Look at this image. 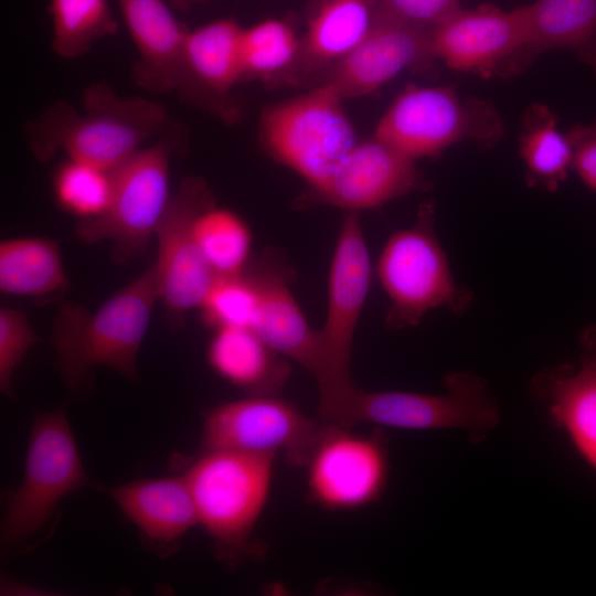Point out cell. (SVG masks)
I'll return each instance as SVG.
<instances>
[{"instance_id":"obj_1","label":"cell","mask_w":596,"mask_h":596,"mask_svg":"<svg viewBox=\"0 0 596 596\" xmlns=\"http://www.w3.org/2000/svg\"><path fill=\"white\" fill-rule=\"evenodd\" d=\"M171 126L166 107L141 96H121L105 82L85 87L81 108L51 104L25 127L28 147L46 162L58 152L68 159L113 171L145 141Z\"/></svg>"},{"instance_id":"obj_2","label":"cell","mask_w":596,"mask_h":596,"mask_svg":"<svg viewBox=\"0 0 596 596\" xmlns=\"http://www.w3.org/2000/svg\"><path fill=\"white\" fill-rule=\"evenodd\" d=\"M157 301L152 264L94 311L70 301L58 307L50 341L55 366L71 392L79 391L98 366L138 380V353Z\"/></svg>"},{"instance_id":"obj_3","label":"cell","mask_w":596,"mask_h":596,"mask_svg":"<svg viewBox=\"0 0 596 596\" xmlns=\"http://www.w3.org/2000/svg\"><path fill=\"white\" fill-rule=\"evenodd\" d=\"M275 458L225 449L203 450L198 451L182 473L198 523L225 562L234 563L254 547L251 540L270 496Z\"/></svg>"},{"instance_id":"obj_4","label":"cell","mask_w":596,"mask_h":596,"mask_svg":"<svg viewBox=\"0 0 596 596\" xmlns=\"http://www.w3.org/2000/svg\"><path fill=\"white\" fill-rule=\"evenodd\" d=\"M371 275L359 213L349 212L340 226L330 264L326 319L317 330L321 369L316 381L319 414L326 423L342 425L360 390L352 380L350 364Z\"/></svg>"},{"instance_id":"obj_5","label":"cell","mask_w":596,"mask_h":596,"mask_svg":"<svg viewBox=\"0 0 596 596\" xmlns=\"http://www.w3.org/2000/svg\"><path fill=\"white\" fill-rule=\"evenodd\" d=\"M377 276L390 299L385 327L401 330L417 326L430 310L446 308L465 313L473 294L454 278L435 232V204L423 203L413 225L394 232L379 260Z\"/></svg>"},{"instance_id":"obj_6","label":"cell","mask_w":596,"mask_h":596,"mask_svg":"<svg viewBox=\"0 0 596 596\" xmlns=\"http://www.w3.org/2000/svg\"><path fill=\"white\" fill-rule=\"evenodd\" d=\"M503 134V119L491 102L464 97L451 86L408 85L373 136L416 161L465 141L491 149Z\"/></svg>"},{"instance_id":"obj_7","label":"cell","mask_w":596,"mask_h":596,"mask_svg":"<svg viewBox=\"0 0 596 596\" xmlns=\"http://www.w3.org/2000/svg\"><path fill=\"white\" fill-rule=\"evenodd\" d=\"M343 100L333 85L320 83L262 111L263 148L306 180L309 191L321 188L358 142Z\"/></svg>"},{"instance_id":"obj_8","label":"cell","mask_w":596,"mask_h":596,"mask_svg":"<svg viewBox=\"0 0 596 596\" xmlns=\"http://www.w3.org/2000/svg\"><path fill=\"white\" fill-rule=\"evenodd\" d=\"M88 483L64 409L38 414L29 434L21 483L1 524L2 545L30 542L49 524L61 501Z\"/></svg>"},{"instance_id":"obj_9","label":"cell","mask_w":596,"mask_h":596,"mask_svg":"<svg viewBox=\"0 0 596 596\" xmlns=\"http://www.w3.org/2000/svg\"><path fill=\"white\" fill-rule=\"evenodd\" d=\"M446 392L359 390L343 426L373 424L406 430L459 429L479 444L500 422V412L486 379L471 371L444 377Z\"/></svg>"},{"instance_id":"obj_10","label":"cell","mask_w":596,"mask_h":596,"mask_svg":"<svg viewBox=\"0 0 596 596\" xmlns=\"http://www.w3.org/2000/svg\"><path fill=\"white\" fill-rule=\"evenodd\" d=\"M173 135L139 149L113 170V190L106 209L82 220L76 237L84 244L108 241L118 264L142 254L155 236L170 200L169 173Z\"/></svg>"},{"instance_id":"obj_11","label":"cell","mask_w":596,"mask_h":596,"mask_svg":"<svg viewBox=\"0 0 596 596\" xmlns=\"http://www.w3.org/2000/svg\"><path fill=\"white\" fill-rule=\"evenodd\" d=\"M323 424L279 394L246 395L205 413L199 451L281 454L291 465L304 468Z\"/></svg>"},{"instance_id":"obj_12","label":"cell","mask_w":596,"mask_h":596,"mask_svg":"<svg viewBox=\"0 0 596 596\" xmlns=\"http://www.w3.org/2000/svg\"><path fill=\"white\" fill-rule=\"evenodd\" d=\"M304 468L308 494L317 505L333 512L362 509L377 501L387 486L385 437L324 422Z\"/></svg>"},{"instance_id":"obj_13","label":"cell","mask_w":596,"mask_h":596,"mask_svg":"<svg viewBox=\"0 0 596 596\" xmlns=\"http://www.w3.org/2000/svg\"><path fill=\"white\" fill-rule=\"evenodd\" d=\"M432 50L451 70L487 77L512 76L532 63L524 6L462 7L432 30Z\"/></svg>"},{"instance_id":"obj_14","label":"cell","mask_w":596,"mask_h":596,"mask_svg":"<svg viewBox=\"0 0 596 596\" xmlns=\"http://www.w3.org/2000/svg\"><path fill=\"white\" fill-rule=\"evenodd\" d=\"M213 203L207 183L199 177H187L171 194L156 230L158 255L153 267L159 301L171 321H181L187 312L200 308L217 276L193 232L198 214Z\"/></svg>"},{"instance_id":"obj_15","label":"cell","mask_w":596,"mask_h":596,"mask_svg":"<svg viewBox=\"0 0 596 596\" xmlns=\"http://www.w3.org/2000/svg\"><path fill=\"white\" fill-rule=\"evenodd\" d=\"M429 188L415 160L373 136L358 141L327 182L309 191L306 200L359 213Z\"/></svg>"},{"instance_id":"obj_16","label":"cell","mask_w":596,"mask_h":596,"mask_svg":"<svg viewBox=\"0 0 596 596\" xmlns=\"http://www.w3.org/2000/svg\"><path fill=\"white\" fill-rule=\"evenodd\" d=\"M436 60L432 30L407 23L379 6L363 40L324 72L321 83L333 85L342 97L370 95L400 73Z\"/></svg>"},{"instance_id":"obj_17","label":"cell","mask_w":596,"mask_h":596,"mask_svg":"<svg viewBox=\"0 0 596 596\" xmlns=\"http://www.w3.org/2000/svg\"><path fill=\"white\" fill-rule=\"evenodd\" d=\"M243 29L232 18L219 19L187 31L177 94L183 102L214 113L226 121L236 118L231 92L243 82Z\"/></svg>"},{"instance_id":"obj_18","label":"cell","mask_w":596,"mask_h":596,"mask_svg":"<svg viewBox=\"0 0 596 596\" xmlns=\"http://www.w3.org/2000/svg\"><path fill=\"white\" fill-rule=\"evenodd\" d=\"M245 270L258 292L252 329L277 353L298 363L316 380L321 369L318 334L291 291L294 277L286 258L268 249L251 259Z\"/></svg>"},{"instance_id":"obj_19","label":"cell","mask_w":596,"mask_h":596,"mask_svg":"<svg viewBox=\"0 0 596 596\" xmlns=\"http://www.w3.org/2000/svg\"><path fill=\"white\" fill-rule=\"evenodd\" d=\"M581 344L578 366L544 369L532 377L530 391L545 407L550 423L596 471V326L584 330Z\"/></svg>"},{"instance_id":"obj_20","label":"cell","mask_w":596,"mask_h":596,"mask_svg":"<svg viewBox=\"0 0 596 596\" xmlns=\"http://www.w3.org/2000/svg\"><path fill=\"white\" fill-rule=\"evenodd\" d=\"M138 58L137 86L153 94L177 92L187 31L164 0H118Z\"/></svg>"},{"instance_id":"obj_21","label":"cell","mask_w":596,"mask_h":596,"mask_svg":"<svg viewBox=\"0 0 596 596\" xmlns=\"http://www.w3.org/2000/svg\"><path fill=\"white\" fill-rule=\"evenodd\" d=\"M150 545L173 547L193 526L198 515L183 475L136 479L100 487Z\"/></svg>"},{"instance_id":"obj_22","label":"cell","mask_w":596,"mask_h":596,"mask_svg":"<svg viewBox=\"0 0 596 596\" xmlns=\"http://www.w3.org/2000/svg\"><path fill=\"white\" fill-rule=\"evenodd\" d=\"M377 11L376 0H323L308 22L284 81L298 83L329 70L363 40Z\"/></svg>"},{"instance_id":"obj_23","label":"cell","mask_w":596,"mask_h":596,"mask_svg":"<svg viewBox=\"0 0 596 596\" xmlns=\"http://www.w3.org/2000/svg\"><path fill=\"white\" fill-rule=\"evenodd\" d=\"M206 360L216 375L246 395L279 394L290 375V361L252 328L215 329Z\"/></svg>"},{"instance_id":"obj_24","label":"cell","mask_w":596,"mask_h":596,"mask_svg":"<svg viewBox=\"0 0 596 596\" xmlns=\"http://www.w3.org/2000/svg\"><path fill=\"white\" fill-rule=\"evenodd\" d=\"M524 10L532 62L549 51H570L596 75V0H534Z\"/></svg>"},{"instance_id":"obj_25","label":"cell","mask_w":596,"mask_h":596,"mask_svg":"<svg viewBox=\"0 0 596 596\" xmlns=\"http://www.w3.org/2000/svg\"><path fill=\"white\" fill-rule=\"evenodd\" d=\"M67 287L58 243L42 236L8 238L0 243V291L46 297Z\"/></svg>"},{"instance_id":"obj_26","label":"cell","mask_w":596,"mask_h":596,"mask_svg":"<svg viewBox=\"0 0 596 596\" xmlns=\"http://www.w3.org/2000/svg\"><path fill=\"white\" fill-rule=\"evenodd\" d=\"M519 151L529 187L556 191L572 171V146L558 118L546 105L535 103L522 116Z\"/></svg>"},{"instance_id":"obj_27","label":"cell","mask_w":596,"mask_h":596,"mask_svg":"<svg viewBox=\"0 0 596 596\" xmlns=\"http://www.w3.org/2000/svg\"><path fill=\"white\" fill-rule=\"evenodd\" d=\"M53 52L72 60L86 54L99 40L114 35L118 22L108 0H50Z\"/></svg>"},{"instance_id":"obj_28","label":"cell","mask_w":596,"mask_h":596,"mask_svg":"<svg viewBox=\"0 0 596 596\" xmlns=\"http://www.w3.org/2000/svg\"><path fill=\"white\" fill-rule=\"evenodd\" d=\"M193 232L206 262L217 276L242 273L251 260L252 231L234 211L213 203L194 220Z\"/></svg>"},{"instance_id":"obj_29","label":"cell","mask_w":596,"mask_h":596,"mask_svg":"<svg viewBox=\"0 0 596 596\" xmlns=\"http://www.w3.org/2000/svg\"><path fill=\"white\" fill-rule=\"evenodd\" d=\"M300 39L284 21L268 19L243 29L241 58L243 82L283 77L292 66Z\"/></svg>"},{"instance_id":"obj_30","label":"cell","mask_w":596,"mask_h":596,"mask_svg":"<svg viewBox=\"0 0 596 596\" xmlns=\"http://www.w3.org/2000/svg\"><path fill=\"white\" fill-rule=\"evenodd\" d=\"M113 190V171L68 159L61 163L53 179L57 204L81 217L92 219L107 206Z\"/></svg>"},{"instance_id":"obj_31","label":"cell","mask_w":596,"mask_h":596,"mask_svg":"<svg viewBox=\"0 0 596 596\" xmlns=\"http://www.w3.org/2000/svg\"><path fill=\"white\" fill-rule=\"evenodd\" d=\"M258 307L255 283L244 269L240 274L216 276L200 310L211 328H252Z\"/></svg>"},{"instance_id":"obj_32","label":"cell","mask_w":596,"mask_h":596,"mask_svg":"<svg viewBox=\"0 0 596 596\" xmlns=\"http://www.w3.org/2000/svg\"><path fill=\"white\" fill-rule=\"evenodd\" d=\"M39 340L38 332L22 309L9 306L0 308V390L4 395H13L14 372Z\"/></svg>"},{"instance_id":"obj_33","label":"cell","mask_w":596,"mask_h":596,"mask_svg":"<svg viewBox=\"0 0 596 596\" xmlns=\"http://www.w3.org/2000/svg\"><path fill=\"white\" fill-rule=\"evenodd\" d=\"M390 14L433 30L461 8L460 0H376Z\"/></svg>"},{"instance_id":"obj_34","label":"cell","mask_w":596,"mask_h":596,"mask_svg":"<svg viewBox=\"0 0 596 596\" xmlns=\"http://www.w3.org/2000/svg\"><path fill=\"white\" fill-rule=\"evenodd\" d=\"M566 134L573 152L572 171L596 192V123L575 124Z\"/></svg>"},{"instance_id":"obj_35","label":"cell","mask_w":596,"mask_h":596,"mask_svg":"<svg viewBox=\"0 0 596 596\" xmlns=\"http://www.w3.org/2000/svg\"><path fill=\"white\" fill-rule=\"evenodd\" d=\"M175 1H178L180 3H184L187 0H175Z\"/></svg>"}]
</instances>
